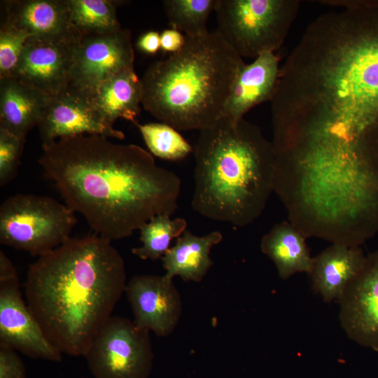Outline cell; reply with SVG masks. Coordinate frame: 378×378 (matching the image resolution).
<instances>
[{"mask_svg":"<svg viewBox=\"0 0 378 378\" xmlns=\"http://www.w3.org/2000/svg\"><path fill=\"white\" fill-rule=\"evenodd\" d=\"M293 90L298 113L313 132L378 142V1L314 20L295 55Z\"/></svg>","mask_w":378,"mask_h":378,"instance_id":"cell-1","label":"cell"},{"mask_svg":"<svg viewBox=\"0 0 378 378\" xmlns=\"http://www.w3.org/2000/svg\"><path fill=\"white\" fill-rule=\"evenodd\" d=\"M42 148L38 162L65 204L106 239L127 237L153 217L178 209L179 177L137 145L84 134Z\"/></svg>","mask_w":378,"mask_h":378,"instance_id":"cell-2","label":"cell"},{"mask_svg":"<svg viewBox=\"0 0 378 378\" xmlns=\"http://www.w3.org/2000/svg\"><path fill=\"white\" fill-rule=\"evenodd\" d=\"M124 260L93 233L71 237L38 257L24 282L27 304L62 353L84 356L125 290Z\"/></svg>","mask_w":378,"mask_h":378,"instance_id":"cell-3","label":"cell"},{"mask_svg":"<svg viewBox=\"0 0 378 378\" xmlns=\"http://www.w3.org/2000/svg\"><path fill=\"white\" fill-rule=\"evenodd\" d=\"M194 152L193 209L238 227L255 220L274 191L276 169L273 145L260 129L223 115L200 131Z\"/></svg>","mask_w":378,"mask_h":378,"instance_id":"cell-4","label":"cell"},{"mask_svg":"<svg viewBox=\"0 0 378 378\" xmlns=\"http://www.w3.org/2000/svg\"><path fill=\"white\" fill-rule=\"evenodd\" d=\"M185 36L179 51L146 70L141 79L142 105L178 131H200L223 115L245 63L216 31Z\"/></svg>","mask_w":378,"mask_h":378,"instance_id":"cell-5","label":"cell"},{"mask_svg":"<svg viewBox=\"0 0 378 378\" xmlns=\"http://www.w3.org/2000/svg\"><path fill=\"white\" fill-rule=\"evenodd\" d=\"M298 0H217L216 31L242 59L274 52L295 21Z\"/></svg>","mask_w":378,"mask_h":378,"instance_id":"cell-6","label":"cell"},{"mask_svg":"<svg viewBox=\"0 0 378 378\" xmlns=\"http://www.w3.org/2000/svg\"><path fill=\"white\" fill-rule=\"evenodd\" d=\"M76 222L73 210L50 197L17 194L1 206L0 242L40 257L71 238Z\"/></svg>","mask_w":378,"mask_h":378,"instance_id":"cell-7","label":"cell"},{"mask_svg":"<svg viewBox=\"0 0 378 378\" xmlns=\"http://www.w3.org/2000/svg\"><path fill=\"white\" fill-rule=\"evenodd\" d=\"M149 332L127 318L111 316L83 356L94 378H148L154 358Z\"/></svg>","mask_w":378,"mask_h":378,"instance_id":"cell-8","label":"cell"},{"mask_svg":"<svg viewBox=\"0 0 378 378\" xmlns=\"http://www.w3.org/2000/svg\"><path fill=\"white\" fill-rule=\"evenodd\" d=\"M134 60L129 29L83 36L74 49L71 84L88 92L116 74L134 68Z\"/></svg>","mask_w":378,"mask_h":378,"instance_id":"cell-9","label":"cell"},{"mask_svg":"<svg viewBox=\"0 0 378 378\" xmlns=\"http://www.w3.org/2000/svg\"><path fill=\"white\" fill-rule=\"evenodd\" d=\"M37 127L42 146L84 134L125 139L124 133L115 129L95 108L88 94L71 83L50 98Z\"/></svg>","mask_w":378,"mask_h":378,"instance_id":"cell-10","label":"cell"},{"mask_svg":"<svg viewBox=\"0 0 378 378\" xmlns=\"http://www.w3.org/2000/svg\"><path fill=\"white\" fill-rule=\"evenodd\" d=\"M0 344L32 358H62L23 300L18 276L0 281Z\"/></svg>","mask_w":378,"mask_h":378,"instance_id":"cell-11","label":"cell"},{"mask_svg":"<svg viewBox=\"0 0 378 378\" xmlns=\"http://www.w3.org/2000/svg\"><path fill=\"white\" fill-rule=\"evenodd\" d=\"M338 302L340 324L348 337L378 351V251L365 258Z\"/></svg>","mask_w":378,"mask_h":378,"instance_id":"cell-12","label":"cell"},{"mask_svg":"<svg viewBox=\"0 0 378 378\" xmlns=\"http://www.w3.org/2000/svg\"><path fill=\"white\" fill-rule=\"evenodd\" d=\"M125 292L137 327L158 337L174 331L182 314V300L173 279L165 274L136 275L127 283Z\"/></svg>","mask_w":378,"mask_h":378,"instance_id":"cell-13","label":"cell"},{"mask_svg":"<svg viewBox=\"0 0 378 378\" xmlns=\"http://www.w3.org/2000/svg\"><path fill=\"white\" fill-rule=\"evenodd\" d=\"M78 40L29 38L15 78L48 98L55 96L71 83L74 49Z\"/></svg>","mask_w":378,"mask_h":378,"instance_id":"cell-14","label":"cell"},{"mask_svg":"<svg viewBox=\"0 0 378 378\" xmlns=\"http://www.w3.org/2000/svg\"><path fill=\"white\" fill-rule=\"evenodd\" d=\"M3 23L27 34L30 38L78 40L70 20L67 0H11L4 1Z\"/></svg>","mask_w":378,"mask_h":378,"instance_id":"cell-15","label":"cell"},{"mask_svg":"<svg viewBox=\"0 0 378 378\" xmlns=\"http://www.w3.org/2000/svg\"><path fill=\"white\" fill-rule=\"evenodd\" d=\"M279 72V58L274 52L263 53L251 63L244 64L235 79L223 115L239 120L254 106L271 101Z\"/></svg>","mask_w":378,"mask_h":378,"instance_id":"cell-16","label":"cell"},{"mask_svg":"<svg viewBox=\"0 0 378 378\" xmlns=\"http://www.w3.org/2000/svg\"><path fill=\"white\" fill-rule=\"evenodd\" d=\"M365 258L358 246L332 244L312 258L308 272L312 288L326 302H338Z\"/></svg>","mask_w":378,"mask_h":378,"instance_id":"cell-17","label":"cell"},{"mask_svg":"<svg viewBox=\"0 0 378 378\" xmlns=\"http://www.w3.org/2000/svg\"><path fill=\"white\" fill-rule=\"evenodd\" d=\"M49 99L16 78L0 79V128L26 138L38 126Z\"/></svg>","mask_w":378,"mask_h":378,"instance_id":"cell-18","label":"cell"},{"mask_svg":"<svg viewBox=\"0 0 378 378\" xmlns=\"http://www.w3.org/2000/svg\"><path fill=\"white\" fill-rule=\"evenodd\" d=\"M86 93L111 124L118 118L137 123L136 118L142 104V84L134 68L116 74Z\"/></svg>","mask_w":378,"mask_h":378,"instance_id":"cell-19","label":"cell"},{"mask_svg":"<svg viewBox=\"0 0 378 378\" xmlns=\"http://www.w3.org/2000/svg\"><path fill=\"white\" fill-rule=\"evenodd\" d=\"M222 240L219 231L199 237L186 230L162 258L165 275L171 279L178 276L186 281L200 282L213 265L211 249Z\"/></svg>","mask_w":378,"mask_h":378,"instance_id":"cell-20","label":"cell"},{"mask_svg":"<svg viewBox=\"0 0 378 378\" xmlns=\"http://www.w3.org/2000/svg\"><path fill=\"white\" fill-rule=\"evenodd\" d=\"M304 234L291 222L276 224L260 242L261 251L274 263L281 279L310 270L312 258Z\"/></svg>","mask_w":378,"mask_h":378,"instance_id":"cell-21","label":"cell"},{"mask_svg":"<svg viewBox=\"0 0 378 378\" xmlns=\"http://www.w3.org/2000/svg\"><path fill=\"white\" fill-rule=\"evenodd\" d=\"M71 26L80 37L104 34L122 29L116 15L121 1L111 0H67Z\"/></svg>","mask_w":378,"mask_h":378,"instance_id":"cell-22","label":"cell"},{"mask_svg":"<svg viewBox=\"0 0 378 378\" xmlns=\"http://www.w3.org/2000/svg\"><path fill=\"white\" fill-rule=\"evenodd\" d=\"M186 227L184 218L171 219L169 215H157L140 228L141 245L133 248L132 253L142 260L162 258L170 248L172 240L180 237Z\"/></svg>","mask_w":378,"mask_h":378,"instance_id":"cell-23","label":"cell"},{"mask_svg":"<svg viewBox=\"0 0 378 378\" xmlns=\"http://www.w3.org/2000/svg\"><path fill=\"white\" fill-rule=\"evenodd\" d=\"M217 0H164L162 5L171 28L195 36L209 31L206 24Z\"/></svg>","mask_w":378,"mask_h":378,"instance_id":"cell-24","label":"cell"},{"mask_svg":"<svg viewBox=\"0 0 378 378\" xmlns=\"http://www.w3.org/2000/svg\"><path fill=\"white\" fill-rule=\"evenodd\" d=\"M136 125L150 153L155 156L172 161L186 158L192 147L177 130L163 122Z\"/></svg>","mask_w":378,"mask_h":378,"instance_id":"cell-25","label":"cell"},{"mask_svg":"<svg viewBox=\"0 0 378 378\" xmlns=\"http://www.w3.org/2000/svg\"><path fill=\"white\" fill-rule=\"evenodd\" d=\"M30 36L2 23L0 29V79L15 78L26 43Z\"/></svg>","mask_w":378,"mask_h":378,"instance_id":"cell-26","label":"cell"},{"mask_svg":"<svg viewBox=\"0 0 378 378\" xmlns=\"http://www.w3.org/2000/svg\"><path fill=\"white\" fill-rule=\"evenodd\" d=\"M26 138L0 128V186L15 178L20 163Z\"/></svg>","mask_w":378,"mask_h":378,"instance_id":"cell-27","label":"cell"},{"mask_svg":"<svg viewBox=\"0 0 378 378\" xmlns=\"http://www.w3.org/2000/svg\"><path fill=\"white\" fill-rule=\"evenodd\" d=\"M0 378H26L24 365L16 351L1 344Z\"/></svg>","mask_w":378,"mask_h":378,"instance_id":"cell-28","label":"cell"},{"mask_svg":"<svg viewBox=\"0 0 378 378\" xmlns=\"http://www.w3.org/2000/svg\"><path fill=\"white\" fill-rule=\"evenodd\" d=\"M185 41V35L176 29H166L160 33V49L169 55L179 51Z\"/></svg>","mask_w":378,"mask_h":378,"instance_id":"cell-29","label":"cell"},{"mask_svg":"<svg viewBox=\"0 0 378 378\" xmlns=\"http://www.w3.org/2000/svg\"><path fill=\"white\" fill-rule=\"evenodd\" d=\"M137 48L143 52L155 55L160 49V33L148 31L143 34L136 42Z\"/></svg>","mask_w":378,"mask_h":378,"instance_id":"cell-30","label":"cell"},{"mask_svg":"<svg viewBox=\"0 0 378 378\" xmlns=\"http://www.w3.org/2000/svg\"><path fill=\"white\" fill-rule=\"evenodd\" d=\"M18 276L15 268L6 256L5 253L0 251V281L8 280Z\"/></svg>","mask_w":378,"mask_h":378,"instance_id":"cell-31","label":"cell"}]
</instances>
